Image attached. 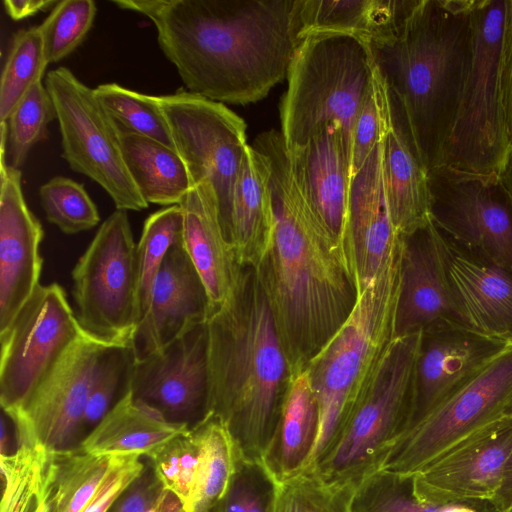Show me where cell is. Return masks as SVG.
I'll use <instances>...</instances> for the list:
<instances>
[{"label": "cell", "mask_w": 512, "mask_h": 512, "mask_svg": "<svg viewBox=\"0 0 512 512\" xmlns=\"http://www.w3.org/2000/svg\"><path fill=\"white\" fill-rule=\"evenodd\" d=\"M0 158V332L38 288L43 259L41 223L29 210L21 187V171Z\"/></svg>", "instance_id": "obj_20"}, {"label": "cell", "mask_w": 512, "mask_h": 512, "mask_svg": "<svg viewBox=\"0 0 512 512\" xmlns=\"http://www.w3.org/2000/svg\"><path fill=\"white\" fill-rule=\"evenodd\" d=\"M81 331L63 288L39 285L0 332L1 409H20Z\"/></svg>", "instance_id": "obj_15"}, {"label": "cell", "mask_w": 512, "mask_h": 512, "mask_svg": "<svg viewBox=\"0 0 512 512\" xmlns=\"http://www.w3.org/2000/svg\"><path fill=\"white\" fill-rule=\"evenodd\" d=\"M252 147L269 167L274 218L269 246L253 270L292 375L305 370L344 324L357 293L340 249L294 184L281 132L261 133Z\"/></svg>", "instance_id": "obj_2"}, {"label": "cell", "mask_w": 512, "mask_h": 512, "mask_svg": "<svg viewBox=\"0 0 512 512\" xmlns=\"http://www.w3.org/2000/svg\"><path fill=\"white\" fill-rule=\"evenodd\" d=\"M507 413H512V404H511V406H510V408H509Z\"/></svg>", "instance_id": "obj_56"}, {"label": "cell", "mask_w": 512, "mask_h": 512, "mask_svg": "<svg viewBox=\"0 0 512 512\" xmlns=\"http://www.w3.org/2000/svg\"><path fill=\"white\" fill-rule=\"evenodd\" d=\"M57 2L54 0H4L3 5L10 18L21 20L53 8Z\"/></svg>", "instance_id": "obj_50"}, {"label": "cell", "mask_w": 512, "mask_h": 512, "mask_svg": "<svg viewBox=\"0 0 512 512\" xmlns=\"http://www.w3.org/2000/svg\"><path fill=\"white\" fill-rule=\"evenodd\" d=\"M448 323L464 326L449 275V243L431 220L403 237L395 338Z\"/></svg>", "instance_id": "obj_18"}, {"label": "cell", "mask_w": 512, "mask_h": 512, "mask_svg": "<svg viewBox=\"0 0 512 512\" xmlns=\"http://www.w3.org/2000/svg\"><path fill=\"white\" fill-rule=\"evenodd\" d=\"M487 512V511H486Z\"/></svg>", "instance_id": "obj_57"}, {"label": "cell", "mask_w": 512, "mask_h": 512, "mask_svg": "<svg viewBox=\"0 0 512 512\" xmlns=\"http://www.w3.org/2000/svg\"><path fill=\"white\" fill-rule=\"evenodd\" d=\"M56 118L53 100L41 81L27 92L9 116L6 156L9 165L19 169L39 141L47 138L48 124Z\"/></svg>", "instance_id": "obj_38"}, {"label": "cell", "mask_w": 512, "mask_h": 512, "mask_svg": "<svg viewBox=\"0 0 512 512\" xmlns=\"http://www.w3.org/2000/svg\"><path fill=\"white\" fill-rule=\"evenodd\" d=\"M114 345L82 330L20 409H2L13 422L17 446L40 445L49 451L80 447L91 387Z\"/></svg>", "instance_id": "obj_14"}, {"label": "cell", "mask_w": 512, "mask_h": 512, "mask_svg": "<svg viewBox=\"0 0 512 512\" xmlns=\"http://www.w3.org/2000/svg\"><path fill=\"white\" fill-rule=\"evenodd\" d=\"M512 452V413L468 435L413 475L416 497L443 506L461 502L490 503Z\"/></svg>", "instance_id": "obj_17"}, {"label": "cell", "mask_w": 512, "mask_h": 512, "mask_svg": "<svg viewBox=\"0 0 512 512\" xmlns=\"http://www.w3.org/2000/svg\"><path fill=\"white\" fill-rule=\"evenodd\" d=\"M269 167L248 145L235 184L227 239L241 267L254 269L264 256L274 228Z\"/></svg>", "instance_id": "obj_28"}, {"label": "cell", "mask_w": 512, "mask_h": 512, "mask_svg": "<svg viewBox=\"0 0 512 512\" xmlns=\"http://www.w3.org/2000/svg\"><path fill=\"white\" fill-rule=\"evenodd\" d=\"M358 484L324 479L314 469L273 483L270 512H353Z\"/></svg>", "instance_id": "obj_34"}, {"label": "cell", "mask_w": 512, "mask_h": 512, "mask_svg": "<svg viewBox=\"0 0 512 512\" xmlns=\"http://www.w3.org/2000/svg\"><path fill=\"white\" fill-rule=\"evenodd\" d=\"M499 176L512 202V148Z\"/></svg>", "instance_id": "obj_52"}, {"label": "cell", "mask_w": 512, "mask_h": 512, "mask_svg": "<svg viewBox=\"0 0 512 512\" xmlns=\"http://www.w3.org/2000/svg\"><path fill=\"white\" fill-rule=\"evenodd\" d=\"M93 0H62L39 25L48 65L71 54L89 32L95 15Z\"/></svg>", "instance_id": "obj_41"}, {"label": "cell", "mask_w": 512, "mask_h": 512, "mask_svg": "<svg viewBox=\"0 0 512 512\" xmlns=\"http://www.w3.org/2000/svg\"><path fill=\"white\" fill-rule=\"evenodd\" d=\"M183 212L179 205L151 214L145 221L137 244L138 319L149 309L155 279L170 247L182 240Z\"/></svg>", "instance_id": "obj_35"}, {"label": "cell", "mask_w": 512, "mask_h": 512, "mask_svg": "<svg viewBox=\"0 0 512 512\" xmlns=\"http://www.w3.org/2000/svg\"><path fill=\"white\" fill-rule=\"evenodd\" d=\"M318 428V404L305 369L290 376L274 435L260 463L273 483L306 467Z\"/></svg>", "instance_id": "obj_29"}, {"label": "cell", "mask_w": 512, "mask_h": 512, "mask_svg": "<svg viewBox=\"0 0 512 512\" xmlns=\"http://www.w3.org/2000/svg\"><path fill=\"white\" fill-rule=\"evenodd\" d=\"M163 489L152 463L146 457L141 475L122 492L107 512H145L155 506Z\"/></svg>", "instance_id": "obj_46"}, {"label": "cell", "mask_w": 512, "mask_h": 512, "mask_svg": "<svg viewBox=\"0 0 512 512\" xmlns=\"http://www.w3.org/2000/svg\"><path fill=\"white\" fill-rule=\"evenodd\" d=\"M448 243L449 275L463 325L512 345V271Z\"/></svg>", "instance_id": "obj_25"}, {"label": "cell", "mask_w": 512, "mask_h": 512, "mask_svg": "<svg viewBox=\"0 0 512 512\" xmlns=\"http://www.w3.org/2000/svg\"><path fill=\"white\" fill-rule=\"evenodd\" d=\"M421 340L422 331L393 340L340 436L312 468L324 479L359 484L380 470L391 447L411 424Z\"/></svg>", "instance_id": "obj_7"}, {"label": "cell", "mask_w": 512, "mask_h": 512, "mask_svg": "<svg viewBox=\"0 0 512 512\" xmlns=\"http://www.w3.org/2000/svg\"><path fill=\"white\" fill-rule=\"evenodd\" d=\"M376 71L370 43L362 37L315 33L303 38L289 66L280 104L287 150L302 147L321 126L333 124L351 154L353 125Z\"/></svg>", "instance_id": "obj_6"}, {"label": "cell", "mask_w": 512, "mask_h": 512, "mask_svg": "<svg viewBox=\"0 0 512 512\" xmlns=\"http://www.w3.org/2000/svg\"><path fill=\"white\" fill-rule=\"evenodd\" d=\"M208 317L206 288L181 240L168 250L154 282L146 317L134 333L136 357L162 349Z\"/></svg>", "instance_id": "obj_23"}, {"label": "cell", "mask_w": 512, "mask_h": 512, "mask_svg": "<svg viewBox=\"0 0 512 512\" xmlns=\"http://www.w3.org/2000/svg\"><path fill=\"white\" fill-rule=\"evenodd\" d=\"M45 87L59 123L62 157L70 168L99 184L117 210L148 207L123 157L120 129L96 98L94 89L67 67L48 72Z\"/></svg>", "instance_id": "obj_10"}, {"label": "cell", "mask_w": 512, "mask_h": 512, "mask_svg": "<svg viewBox=\"0 0 512 512\" xmlns=\"http://www.w3.org/2000/svg\"><path fill=\"white\" fill-rule=\"evenodd\" d=\"M72 279L81 329L110 344L133 340L139 323L137 244L127 211L116 209L102 223Z\"/></svg>", "instance_id": "obj_9"}, {"label": "cell", "mask_w": 512, "mask_h": 512, "mask_svg": "<svg viewBox=\"0 0 512 512\" xmlns=\"http://www.w3.org/2000/svg\"><path fill=\"white\" fill-rule=\"evenodd\" d=\"M509 346L512 345L458 324H442L422 331L409 428Z\"/></svg>", "instance_id": "obj_22"}, {"label": "cell", "mask_w": 512, "mask_h": 512, "mask_svg": "<svg viewBox=\"0 0 512 512\" xmlns=\"http://www.w3.org/2000/svg\"><path fill=\"white\" fill-rule=\"evenodd\" d=\"M206 324L209 413L227 426L240 461L260 464L291 373L253 269H244L233 296Z\"/></svg>", "instance_id": "obj_3"}, {"label": "cell", "mask_w": 512, "mask_h": 512, "mask_svg": "<svg viewBox=\"0 0 512 512\" xmlns=\"http://www.w3.org/2000/svg\"><path fill=\"white\" fill-rule=\"evenodd\" d=\"M130 391L170 423L191 429L204 420L209 414L206 322L162 349L136 357Z\"/></svg>", "instance_id": "obj_16"}, {"label": "cell", "mask_w": 512, "mask_h": 512, "mask_svg": "<svg viewBox=\"0 0 512 512\" xmlns=\"http://www.w3.org/2000/svg\"><path fill=\"white\" fill-rule=\"evenodd\" d=\"M498 77L501 106L512 146V0H505Z\"/></svg>", "instance_id": "obj_47"}, {"label": "cell", "mask_w": 512, "mask_h": 512, "mask_svg": "<svg viewBox=\"0 0 512 512\" xmlns=\"http://www.w3.org/2000/svg\"><path fill=\"white\" fill-rule=\"evenodd\" d=\"M505 0H473L471 47L448 142L445 165L500 174L512 148L499 92Z\"/></svg>", "instance_id": "obj_8"}, {"label": "cell", "mask_w": 512, "mask_h": 512, "mask_svg": "<svg viewBox=\"0 0 512 512\" xmlns=\"http://www.w3.org/2000/svg\"><path fill=\"white\" fill-rule=\"evenodd\" d=\"M347 244L357 296L402 255L403 238L393 225L384 186L383 140L351 176Z\"/></svg>", "instance_id": "obj_19"}, {"label": "cell", "mask_w": 512, "mask_h": 512, "mask_svg": "<svg viewBox=\"0 0 512 512\" xmlns=\"http://www.w3.org/2000/svg\"><path fill=\"white\" fill-rule=\"evenodd\" d=\"M145 455H115L95 495L81 512H107L122 492L143 472Z\"/></svg>", "instance_id": "obj_45"}, {"label": "cell", "mask_w": 512, "mask_h": 512, "mask_svg": "<svg viewBox=\"0 0 512 512\" xmlns=\"http://www.w3.org/2000/svg\"><path fill=\"white\" fill-rule=\"evenodd\" d=\"M188 429L166 421L157 411L134 399L129 391L85 437L80 447L99 455H147Z\"/></svg>", "instance_id": "obj_30"}, {"label": "cell", "mask_w": 512, "mask_h": 512, "mask_svg": "<svg viewBox=\"0 0 512 512\" xmlns=\"http://www.w3.org/2000/svg\"><path fill=\"white\" fill-rule=\"evenodd\" d=\"M487 512H493V510L491 509L490 511H487ZM504 512H512V507H510L509 509L505 510Z\"/></svg>", "instance_id": "obj_55"}, {"label": "cell", "mask_w": 512, "mask_h": 512, "mask_svg": "<svg viewBox=\"0 0 512 512\" xmlns=\"http://www.w3.org/2000/svg\"><path fill=\"white\" fill-rule=\"evenodd\" d=\"M199 448L197 469L185 512H212L226 494L240 459L225 423L209 413L190 429Z\"/></svg>", "instance_id": "obj_32"}, {"label": "cell", "mask_w": 512, "mask_h": 512, "mask_svg": "<svg viewBox=\"0 0 512 512\" xmlns=\"http://www.w3.org/2000/svg\"><path fill=\"white\" fill-rule=\"evenodd\" d=\"M147 16L187 91L220 103L264 98L296 49L295 0H113Z\"/></svg>", "instance_id": "obj_1"}, {"label": "cell", "mask_w": 512, "mask_h": 512, "mask_svg": "<svg viewBox=\"0 0 512 512\" xmlns=\"http://www.w3.org/2000/svg\"><path fill=\"white\" fill-rule=\"evenodd\" d=\"M30 512H52L51 503H50V491L47 496H45L39 504L33 508Z\"/></svg>", "instance_id": "obj_53"}, {"label": "cell", "mask_w": 512, "mask_h": 512, "mask_svg": "<svg viewBox=\"0 0 512 512\" xmlns=\"http://www.w3.org/2000/svg\"><path fill=\"white\" fill-rule=\"evenodd\" d=\"M437 506L419 500L413 491V477L378 470L357 486L353 512H443Z\"/></svg>", "instance_id": "obj_42"}, {"label": "cell", "mask_w": 512, "mask_h": 512, "mask_svg": "<svg viewBox=\"0 0 512 512\" xmlns=\"http://www.w3.org/2000/svg\"><path fill=\"white\" fill-rule=\"evenodd\" d=\"M401 258L357 296L347 320L307 365L319 428L304 469L314 468L334 445L395 339Z\"/></svg>", "instance_id": "obj_5"}, {"label": "cell", "mask_w": 512, "mask_h": 512, "mask_svg": "<svg viewBox=\"0 0 512 512\" xmlns=\"http://www.w3.org/2000/svg\"><path fill=\"white\" fill-rule=\"evenodd\" d=\"M213 512V511H212Z\"/></svg>", "instance_id": "obj_58"}, {"label": "cell", "mask_w": 512, "mask_h": 512, "mask_svg": "<svg viewBox=\"0 0 512 512\" xmlns=\"http://www.w3.org/2000/svg\"><path fill=\"white\" fill-rule=\"evenodd\" d=\"M113 456L81 447L50 451L49 491L52 512H81L101 486Z\"/></svg>", "instance_id": "obj_33"}, {"label": "cell", "mask_w": 512, "mask_h": 512, "mask_svg": "<svg viewBox=\"0 0 512 512\" xmlns=\"http://www.w3.org/2000/svg\"><path fill=\"white\" fill-rule=\"evenodd\" d=\"M388 115V91L377 70L373 87L360 108L353 125L351 176L361 168L372 150L383 140Z\"/></svg>", "instance_id": "obj_44"}, {"label": "cell", "mask_w": 512, "mask_h": 512, "mask_svg": "<svg viewBox=\"0 0 512 512\" xmlns=\"http://www.w3.org/2000/svg\"><path fill=\"white\" fill-rule=\"evenodd\" d=\"M145 512H160V511L156 508V506H153V507L147 509Z\"/></svg>", "instance_id": "obj_54"}, {"label": "cell", "mask_w": 512, "mask_h": 512, "mask_svg": "<svg viewBox=\"0 0 512 512\" xmlns=\"http://www.w3.org/2000/svg\"><path fill=\"white\" fill-rule=\"evenodd\" d=\"M145 456L164 488L176 494L185 506L193 487L199 456L191 430L176 435Z\"/></svg>", "instance_id": "obj_43"}, {"label": "cell", "mask_w": 512, "mask_h": 512, "mask_svg": "<svg viewBox=\"0 0 512 512\" xmlns=\"http://www.w3.org/2000/svg\"><path fill=\"white\" fill-rule=\"evenodd\" d=\"M383 179L391 219L400 237L413 234L432 220L428 172L402 113L390 100L383 139Z\"/></svg>", "instance_id": "obj_26"}, {"label": "cell", "mask_w": 512, "mask_h": 512, "mask_svg": "<svg viewBox=\"0 0 512 512\" xmlns=\"http://www.w3.org/2000/svg\"><path fill=\"white\" fill-rule=\"evenodd\" d=\"M48 66L39 26L19 30L13 37L0 80V123L9 116Z\"/></svg>", "instance_id": "obj_37"}, {"label": "cell", "mask_w": 512, "mask_h": 512, "mask_svg": "<svg viewBox=\"0 0 512 512\" xmlns=\"http://www.w3.org/2000/svg\"><path fill=\"white\" fill-rule=\"evenodd\" d=\"M419 0H295L299 41L315 33H345L384 42L397 37Z\"/></svg>", "instance_id": "obj_27"}, {"label": "cell", "mask_w": 512, "mask_h": 512, "mask_svg": "<svg viewBox=\"0 0 512 512\" xmlns=\"http://www.w3.org/2000/svg\"><path fill=\"white\" fill-rule=\"evenodd\" d=\"M135 359L133 340L114 345L104 356L93 381L84 413L85 436L130 391Z\"/></svg>", "instance_id": "obj_39"}, {"label": "cell", "mask_w": 512, "mask_h": 512, "mask_svg": "<svg viewBox=\"0 0 512 512\" xmlns=\"http://www.w3.org/2000/svg\"><path fill=\"white\" fill-rule=\"evenodd\" d=\"M47 220L65 234L95 227L100 221L97 207L84 186L70 178L55 176L39 189Z\"/></svg>", "instance_id": "obj_40"}, {"label": "cell", "mask_w": 512, "mask_h": 512, "mask_svg": "<svg viewBox=\"0 0 512 512\" xmlns=\"http://www.w3.org/2000/svg\"><path fill=\"white\" fill-rule=\"evenodd\" d=\"M254 464L256 463L249 464L240 461L226 494L213 512H247Z\"/></svg>", "instance_id": "obj_48"}, {"label": "cell", "mask_w": 512, "mask_h": 512, "mask_svg": "<svg viewBox=\"0 0 512 512\" xmlns=\"http://www.w3.org/2000/svg\"><path fill=\"white\" fill-rule=\"evenodd\" d=\"M94 92L120 131L146 136L175 149L157 96L135 92L116 83L101 84Z\"/></svg>", "instance_id": "obj_36"}, {"label": "cell", "mask_w": 512, "mask_h": 512, "mask_svg": "<svg viewBox=\"0 0 512 512\" xmlns=\"http://www.w3.org/2000/svg\"><path fill=\"white\" fill-rule=\"evenodd\" d=\"M179 206L183 212V246L206 288L210 317L233 296L245 268L224 234L210 184L192 186Z\"/></svg>", "instance_id": "obj_24"}, {"label": "cell", "mask_w": 512, "mask_h": 512, "mask_svg": "<svg viewBox=\"0 0 512 512\" xmlns=\"http://www.w3.org/2000/svg\"><path fill=\"white\" fill-rule=\"evenodd\" d=\"M157 98L192 186L206 182L214 190L227 238L235 184L248 147L245 122L223 103L187 90Z\"/></svg>", "instance_id": "obj_12"}, {"label": "cell", "mask_w": 512, "mask_h": 512, "mask_svg": "<svg viewBox=\"0 0 512 512\" xmlns=\"http://www.w3.org/2000/svg\"><path fill=\"white\" fill-rule=\"evenodd\" d=\"M473 0H419L394 39L370 43L427 172L445 165L471 47Z\"/></svg>", "instance_id": "obj_4"}, {"label": "cell", "mask_w": 512, "mask_h": 512, "mask_svg": "<svg viewBox=\"0 0 512 512\" xmlns=\"http://www.w3.org/2000/svg\"><path fill=\"white\" fill-rule=\"evenodd\" d=\"M512 404V346L405 431L380 470L411 477Z\"/></svg>", "instance_id": "obj_11"}, {"label": "cell", "mask_w": 512, "mask_h": 512, "mask_svg": "<svg viewBox=\"0 0 512 512\" xmlns=\"http://www.w3.org/2000/svg\"><path fill=\"white\" fill-rule=\"evenodd\" d=\"M288 157L296 188L340 249L350 271L347 225L351 154L342 132L333 124H325L305 145L288 151Z\"/></svg>", "instance_id": "obj_21"}, {"label": "cell", "mask_w": 512, "mask_h": 512, "mask_svg": "<svg viewBox=\"0 0 512 512\" xmlns=\"http://www.w3.org/2000/svg\"><path fill=\"white\" fill-rule=\"evenodd\" d=\"M431 217L458 249L512 271V202L499 174L428 172Z\"/></svg>", "instance_id": "obj_13"}, {"label": "cell", "mask_w": 512, "mask_h": 512, "mask_svg": "<svg viewBox=\"0 0 512 512\" xmlns=\"http://www.w3.org/2000/svg\"><path fill=\"white\" fill-rule=\"evenodd\" d=\"M488 504L493 512H504L512 507V452L505 464L500 487Z\"/></svg>", "instance_id": "obj_51"}, {"label": "cell", "mask_w": 512, "mask_h": 512, "mask_svg": "<svg viewBox=\"0 0 512 512\" xmlns=\"http://www.w3.org/2000/svg\"><path fill=\"white\" fill-rule=\"evenodd\" d=\"M273 482L261 464H254L248 495L247 512H270Z\"/></svg>", "instance_id": "obj_49"}, {"label": "cell", "mask_w": 512, "mask_h": 512, "mask_svg": "<svg viewBox=\"0 0 512 512\" xmlns=\"http://www.w3.org/2000/svg\"><path fill=\"white\" fill-rule=\"evenodd\" d=\"M120 137L125 164L144 200L179 205L192 183L178 152L146 136L120 131Z\"/></svg>", "instance_id": "obj_31"}]
</instances>
